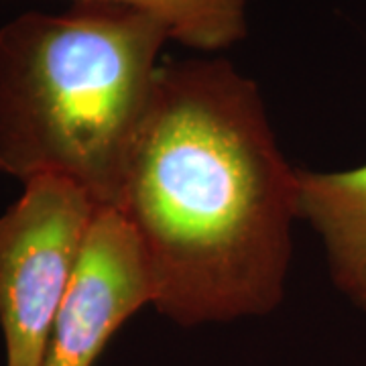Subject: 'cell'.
Here are the masks:
<instances>
[{"label":"cell","mask_w":366,"mask_h":366,"mask_svg":"<svg viewBox=\"0 0 366 366\" xmlns=\"http://www.w3.org/2000/svg\"><path fill=\"white\" fill-rule=\"evenodd\" d=\"M117 209L143 247L153 307L182 327L274 312L300 220L259 86L228 59L159 67Z\"/></svg>","instance_id":"1"},{"label":"cell","mask_w":366,"mask_h":366,"mask_svg":"<svg viewBox=\"0 0 366 366\" xmlns=\"http://www.w3.org/2000/svg\"><path fill=\"white\" fill-rule=\"evenodd\" d=\"M169 26L134 6L81 0L0 29V173L53 175L117 208Z\"/></svg>","instance_id":"2"},{"label":"cell","mask_w":366,"mask_h":366,"mask_svg":"<svg viewBox=\"0 0 366 366\" xmlns=\"http://www.w3.org/2000/svg\"><path fill=\"white\" fill-rule=\"evenodd\" d=\"M100 206L43 175L0 216V330L6 366H43L53 322Z\"/></svg>","instance_id":"3"},{"label":"cell","mask_w":366,"mask_h":366,"mask_svg":"<svg viewBox=\"0 0 366 366\" xmlns=\"http://www.w3.org/2000/svg\"><path fill=\"white\" fill-rule=\"evenodd\" d=\"M153 301L155 285L139 236L117 208H98L55 315L43 366H94L124 322Z\"/></svg>","instance_id":"4"},{"label":"cell","mask_w":366,"mask_h":366,"mask_svg":"<svg viewBox=\"0 0 366 366\" xmlns=\"http://www.w3.org/2000/svg\"><path fill=\"white\" fill-rule=\"evenodd\" d=\"M300 220L322 238L336 287L366 312V163L334 173L300 169Z\"/></svg>","instance_id":"5"},{"label":"cell","mask_w":366,"mask_h":366,"mask_svg":"<svg viewBox=\"0 0 366 366\" xmlns=\"http://www.w3.org/2000/svg\"><path fill=\"white\" fill-rule=\"evenodd\" d=\"M81 2V0H74ZM134 6L169 26L171 39L199 51H220L249 33L250 0H100Z\"/></svg>","instance_id":"6"}]
</instances>
